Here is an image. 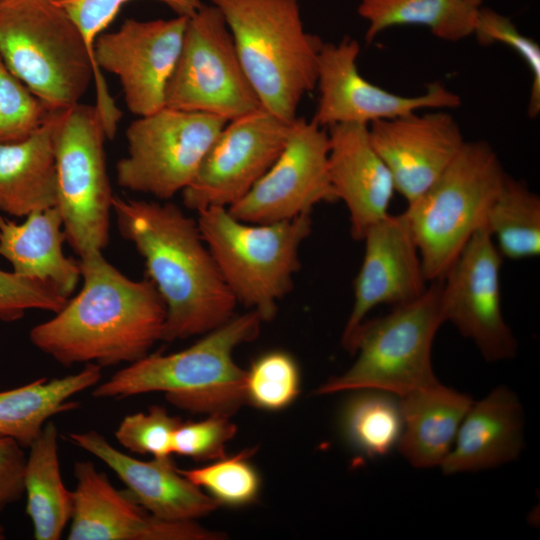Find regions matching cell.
Masks as SVG:
<instances>
[{"instance_id": "1", "label": "cell", "mask_w": 540, "mask_h": 540, "mask_svg": "<svg viewBox=\"0 0 540 540\" xmlns=\"http://www.w3.org/2000/svg\"><path fill=\"white\" fill-rule=\"evenodd\" d=\"M83 286L54 317L35 325L31 343L63 366L133 363L161 341L166 307L153 282L132 280L102 251L79 256Z\"/></svg>"}, {"instance_id": "2", "label": "cell", "mask_w": 540, "mask_h": 540, "mask_svg": "<svg viewBox=\"0 0 540 540\" xmlns=\"http://www.w3.org/2000/svg\"><path fill=\"white\" fill-rule=\"evenodd\" d=\"M121 235L143 257L148 278L166 307L161 341L206 334L235 314L237 300L224 281L193 218L171 202L114 196Z\"/></svg>"}, {"instance_id": "3", "label": "cell", "mask_w": 540, "mask_h": 540, "mask_svg": "<svg viewBox=\"0 0 540 540\" xmlns=\"http://www.w3.org/2000/svg\"><path fill=\"white\" fill-rule=\"evenodd\" d=\"M0 57L51 109L79 103L91 82L106 137L113 139L122 112L110 95L69 14L53 0L0 1Z\"/></svg>"}, {"instance_id": "4", "label": "cell", "mask_w": 540, "mask_h": 540, "mask_svg": "<svg viewBox=\"0 0 540 540\" xmlns=\"http://www.w3.org/2000/svg\"><path fill=\"white\" fill-rule=\"evenodd\" d=\"M262 319L250 310L234 315L190 347L171 354H148L99 382L92 396L123 399L162 392L175 407L208 415L231 416L246 403V370L234 350L254 340Z\"/></svg>"}, {"instance_id": "5", "label": "cell", "mask_w": 540, "mask_h": 540, "mask_svg": "<svg viewBox=\"0 0 540 540\" xmlns=\"http://www.w3.org/2000/svg\"><path fill=\"white\" fill-rule=\"evenodd\" d=\"M222 13L261 106L293 122L316 88L322 39L307 32L298 0H211Z\"/></svg>"}, {"instance_id": "6", "label": "cell", "mask_w": 540, "mask_h": 540, "mask_svg": "<svg viewBox=\"0 0 540 540\" xmlns=\"http://www.w3.org/2000/svg\"><path fill=\"white\" fill-rule=\"evenodd\" d=\"M197 213L203 240L237 302L262 321L272 320L300 268L299 249L311 233V213L261 224L239 220L226 207Z\"/></svg>"}, {"instance_id": "7", "label": "cell", "mask_w": 540, "mask_h": 540, "mask_svg": "<svg viewBox=\"0 0 540 540\" xmlns=\"http://www.w3.org/2000/svg\"><path fill=\"white\" fill-rule=\"evenodd\" d=\"M485 141H465L440 177L404 211L428 282L441 280L487 213L507 178Z\"/></svg>"}, {"instance_id": "8", "label": "cell", "mask_w": 540, "mask_h": 540, "mask_svg": "<svg viewBox=\"0 0 540 540\" xmlns=\"http://www.w3.org/2000/svg\"><path fill=\"white\" fill-rule=\"evenodd\" d=\"M444 322L441 280H436L417 299L382 317L364 320L347 350L357 355L356 360L316 393L377 389L402 397L436 383L432 345Z\"/></svg>"}, {"instance_id": "9", "label": "cell", "mask_w": 540, "mask_h": 540, "mask_svg": "<svg viewBox=\"0 0 540 540\" xmlns=\"http://www.w3.org/2000/svg\"><path fill=\"white\" fill-rule=\"evenodd\" d=\"M106 134L96 106L77 103L53 112L57 205L71 248L81 256L109 242L114 195L106 170Z\"/></svg>"}, {"instance_id": "10", "label": "cell", "mask_w": 540, "mask_h": 540, "mask_svg": "<svg viewBox=\"0 0 540 540\" xmlns=\"http://www.w3.org/2000/svg\"><path fill=\"white\" fill-rule=\"evenodd\" d=\"M165 106L227 122L261 108L220 10L213 4L188 17L182 48L165 90Z\"/></svg>"}, {"instance_id": "11", "label": "cell", "mask_w": 540, "mask_h": 540, "mask_svg": "<svg viewBox=\"0 0 540 540\" xmlns=\"http://www.w3.org/2000/svg\"><path fill=\"white\" fill-rule=\"evenodd\" d=\"M227 121L169 107L138 117L126 131L127 155L116 164L118 184L168 200L193 180Z\"/></svg>"}, {"instance_id": "12", "label": "cell", "mask_w": 540, "mask_h": 540, "mask_svg": "<svg viewBox=\"0 0 540 540\" xmlns=\"http://www.w3.org/2000/svg\"><path fill=\"white\" fill-rule=\"evenodd\" d=\"M291 126L263 107L227 122L182 191L184 205L199 212L239 201L276 161Z\"/></svg>"}, {"instance_id": "13", "label": "cell", "mask_w": 540, "mask_h": 540, "mask_svg": "<svg viewBox=\"0 0 540 540\" xmlns=\"http://www.w3.org/2000/svg\"><path fill=\"white\" fill-rule=\"evenodd\" d=\"M329 148L326 128L297 117L276 161L244 197L228 207L229 212L244 222L272 223L338 201L330 179Z\"/></svg>"}, {"instance_id": "14", "label": "cell", "mask_w": 540, "mask_h": 540, "mask_svg": "<svg viewBox=\"0 0 540 540\" xmlns=\"http://www.w3.org/2000/svg\"><path fill=\"white\" fill-rule=\"evenodd\" d=\"M503 257L483 226L466 243L441 279L445 322L472 340L489 362L514 357L517 341L501 308Z\"/></svg>"}, {"instance_id": "15", "label": "cell", "mask_w": 540, "mask_h": 540, "mask_svg": "<svg viewBox=\"0 0 540 540\" xmlns=\"http://www.w3.org/2000/svg\"><path fill=\"white\" fill-rule=\"evenodd\" d=\"M360 44L346 36L338 43H323L317 67V107L312 120L328 128L341 123L369 125L423 109L445 110L461 105L460 96L441 83L425 92L403 96L366 80L359 72Z\"/></svg>"}, {"instance_id": "16", "label": "cell", "mask_w": 540, "mask_h": 540, "mask_svg": "<svg viewBox=\"0 0 540 540\" xmlns=\"http://www.w3.org/2000/svg\"><path fill=\"white\" fill-rule=\"evenodd\" d=\"M187 20L186 16L127 19L117 31L96 39L97 69L119 78L127 108L138 117L165 107L166 86L182 48Z\"/></svg>"}, {"instance_id": "17", "label": "cell", "mask_w": 540, "mask_h": 540, "mask_svg": "<svg viewBox=\"0 0 540 540\" xmlns=\"http://www.w3.org/2000/svg\"><path fill=\"white\" fill-rule=\"evenodd\" d=\"M69 540H217L196 521L159 519L117 490L91 461H77Z\"/></svg>"}, {"instance_id": "18", "label": "cell", "mask_w": 540, "mask_h": 540, "mask_svg": "<svg viewBox=\"0 0 540 540\" xmlns=\"http://www.w3.org/2000/svg\"><path fill=\"white\" fill-rule=\"evenodd\" d=\"M363 261L354 281V303L342 334L348 350L366 315L381 304L393 307L421 296L428 282L404 212L388 214L364 234Z\"/></svg>"}, {"instance_id": "19", "label": "cell", "mask_w": 540, "mask_h": 540, "mask_svg": "<svg viewBox=\"0 0 540 540\" xmlns=\"http://www.w3.org/2000/svg\"><path fill=\"white\" fill-rule=\"evenodd\" d=\"M368 130L407 204L440 177L466 141L455 118L444 110L373 122Z\"/></svg>"}, {"instance_id": "20", "label": "cell", "mask_w": 540, "mask_h": 540, "mask_svg": "<svg viewBox=\"0 0 540 540\" xmlns=\"http://www.w3.org/2000/svg\"><path fill=\"white\" fill-rule=\"evenodd\" d=\"M67 437L109 467L125 485V492L159 519L196 521L219 505L188 480L171 459L139 460L113 446L96 430L71 432Z\"/></svg>"}, {"instance_id": "21", "label": "cell", "mask_w": 540, "mask_h": 540, "mask_svg": "<svg viewBox=\"0 0 540 540\" xmlns=\"http://www.w3.org/2000/svg\"><path fill=\"white\" fill-rule=\"evenodd\" d=\"M327 131L330 179L348 210L352 237L362 240L370 226L389 214L394 180L372 145L367 125L341 123Z\"/></svg>"}, {"instance_id": "22", "label": "cell", "mask_w": 540, "mask_h": 540, "mask_svg": "<svg viewBox=\"0 0 540 540\" xmlns=\"http://www.w3.org/2000/svg\"><path fill=\"white\" fill-rule=\"evenodd\" d=\"M524 412L515 392L499 386L473 402L440 467L445 475L477 472L516 460L524 447Z\"/></svg>"}, {"instance_id": "23", "label": "cell", "mask_w": 540, "mask_h": 540, "mask_svg": "<svg viewBox=\"0 0 540 540\" xmlns=\"http://www.w3.org/2000/svg\"><path fill=\"white\" fill-rule=\"evenodd\" d=\"M66 235L58 208L30 213L22 223L0 214V256L20 276L46 283L68 298L81 278L79 262L63 251Z\"/></svg>"}, {"instance_id": "24", "label": "cell", "mask_w": 540, "mask_h": 540, "mask_svg": "<svg viewBox=\"0 0 540 540\" xmlns=\"http://www.w3.org/2000/svg\"><path fill=\"white\" fill-rule=\"evenodd\" d=\"M399 399L403 415L399 452L416 468L440 466L473 399L439 381Z\"/></svg>"}, {"instance_id": "25", "label": "cell", "mask_w": 540, "mask_h": 540, "mask_svg": "<svg viewBox=\"0 0 540 540\" xmlns=\"http://www.w3.org/2000/svg\"><path fill=\"white\" fill-rule=\"evenodd\" d=\"M54 110L26 139L0 144V211L5 214L26 217L57 205Z\"/></svg>"}, {"instance_id": "26", "label": "cell", "mask_w": 540, "mask_h": 540, "mask_svg": "<svg viewBox=\"0 0 540 540\" xmlns=\"http://www.w3.org/2000/svg\"><path fill=\"white\" fill-rule=\"evenodd\" d=\"M101 378L102 367L87 363L74 374L52 379L41 377L0 391V436L29 448L53 416L77 409L78 403L72 398L94 388Z\"/></svg>"}, {"instance_id": "27", "label": "cell", "mask_w": 540, "mask_h": 540, "mask_svg": "<svg viewBox=\"0 0 540 540\" xmlns=\"http://www.w3.org/2000/svg\"><path fill=\"white\" fill-rule=\"evenodd\" d=\"M28 449L23 485L33 536L36 540H59L71 520L73 492L62 479L55 423L49 420Z\"/></svg>"}, {"instance_id": "28", "label": "cell", "mask_w": 540, "mask_h": 540, "mask_svg": "<svg viewBox=\"0 0 540 540\" xmlns=\"http://www.w3.org/2000/svg\"><path fill=\"white\" fill-rule=\"evenodd\" d=\"M482 0H361L357 13L368 23L365 41L402 25L427 27L437 38L459 41L474 34Z\"/></svg>"}, {"instance_id": "29", "label": "cell", "mask_w": 540, "mask_h": 540, "mask_svg": "<svg viewBox=\"0 0 540 540\" xmlns=\"http://www.w3.org/2000/svg\"><path fill=\"white\" fill-rule=\"evenodd\" d=\"M351 392L340 416L346 442L368 458L389 454L397 448L403 431L399 397L377 389Z\"/></svg>"}, {"instance_id": "30", "label": "cell", "mask_w": 540, "mask_h": 540, "mask_svg": "<svg viewBox=\"0 0 540 540\" xmlns=\"http://www.w3.org/2000/svg\"><path fill=\"white\" fill-rule=\"evenodd\" d=\"M484 227L502 257L514 260L540 254V198L507 176L492 203Z\"/></svg>"}, {"instance_id": "31", "label": "cell", "mask_w": 540, "mask_h": 540, "mask_svg": "<svg viewBox=\"0 0 540 540\" xmlns=\"http://www.w3.org/2000/svg\"><path fill=\"white\" fill-rule=\"evenodd\" d=\"M253 453L254 449H246L209 465L179 471L218 504L245 506L253 503L260 491L259 474L249 462Z\"/></svg>"}, {"instance_id": "32", "label": "cell", "mask_w": 540, "mask_h": 540, "mask_svg": "<svg viewBox=\"0 0 540 540\" xmlns=\"http://www.w3.org/2000/svg\"><path fill=\"white\" fill-rule=\"evenodd\" d=\"M300 392V371L287 352L275 350L255 359L246 370V403L277 411L289 406Z\"/></svg>"}, {"instance_id": "33", "label": "cell", "mask_w": 540, "mask_h": 540, "mask_svg": "<svg viewBox=\"0 0 540 540\" xmlns=\"http://www.w3.org/2000/svg\"><path fill=\"white\" fill-rule=\"evenodd\" d=\"M53 110L0 57V144L26 139L45 123Z\"/></svg>"}, {"instance_id": "34", "label": "cell", "mask_w": 540, "mask_h": 540, "mask_svg": "<svg viewBox=\"0 0 540 540\" xmlns=\"http://www.w3.org/2000/svg\"><path fill=\"white\" fill-rule=\"evenodd\" d=\"M182 420L162 406H151L147 412L126 415L115 431L117 442L131 453L171 459L172 440Z\"/></svg>"}, {"instance_id": "35", "label": "cell", "mask_w": 540, "mask_h": 540, "mask_svg": "<svg viewBox=\"0 0 540 540\" xmlns=\"http://www.w3.org/2000/svg\"><path fill=\"white\" fill-rule=\"evenodd\" d=\"M480 44H505L512 48L526 63L531 78L528 115L538 117L540 113V46L532 38L522 34L506 16L489 8L478 11L474 34Z\"/></svg>"}, {"instance_id": "36", "label": "cell", "mask_w": 540, "mask_h": 540, "mask_svg": "<svg viewBox=\"0 0 540 540\" xmlns=\"http://www.w3.org/2000/svg\"><path fill=\"white\" fill-rule=\"evenodd\" d=\"M236 432V425L226 415L182 421L173 435L172 453L196 461L217 460L226 456V444Z\"/></svg>"}, {"instance_id": "37", "label": "cell", "mask_w": 540, "mask_h": 540, "mask_svg": "<svg viewBox=\"0 0 540 540\" xmlns=\"http://www.w3.org/2000/svg\"><path fill=\"white\" fill-rule=\"evenodd\" d=\"M75 22L83 35L94 61L96 39L110 25L121 7L131 0H53ZM172 9L177 16H192L203 4L201 0H157ZM95 64V61H94ZM96 66V64H95ZM97 69V67H96ZM97 71L102 74L98 69Z\"/></svg>"}, {"instance_id": "38", "label": "cell", "mask_w": 540, "mask_h": 540, "mask_svg": "<svg viewBox=\"0 0 540 540\" xmlns=\"http://www.w3.org/2000/svg\"><path fill=\"white\" fill-rule=\"evenodd\" d=\"M67 300L46 283L0 269V320L3 322L20 320L31 309L56 313Z\"/></svg>"}, {"instance_id": "39", "label": "cell", "mask_w": 540, "mask_h": 540, "mask_svg": "<svg viewBox=\"0 0 540 540\" xmlns=\"http://www.w3.org/2000/svg\"><path fill=\"white\" fill-rule=\"evenodd\" d=\"M24 448L15 440L0 436V511L24 494Z\"/></svg>"}, {"instance_id": "40", "label": "cell", "mask_w": 540, "mask_h": 540, "mask_svg": "<svg viewBox=\"0 0 540 540\" xmlns=\"http://www.w3.org/2000/svg\"><path fill=\"white\" fill-rule=\"evenodd\" d=\"M5 538L4 528L0 525V540Z\"/></svg>"}, {"instance_id": "41", "label": "cell", "mask_w": 540, "mask_h": 540, "mask_svg": "<svg viewBox=\"0 0 540 540\" xmlns=\"http://www.w3.org/2000/svg\"><path fill=\"white\" fill-rule=\"evenodd\" d=\"M1 1V0H0Z\"/></svg>"}]
</instances>
